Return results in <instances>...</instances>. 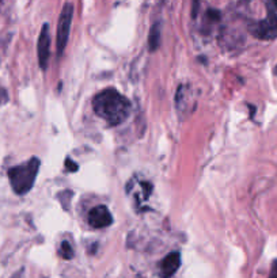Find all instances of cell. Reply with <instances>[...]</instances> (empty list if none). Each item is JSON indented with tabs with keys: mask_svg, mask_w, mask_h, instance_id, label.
<instances>
[{
	"mask_svg": "<svg viewBox=\"0 0 277 278\" xmlns=\"http://www.w3.org/2000/svg\"><path fill=\"white\" fill-rule=\"evenodd\" d=\"M92 109L96 116L106 121L109 125L117 126L129 117L131 103L117 90L106 89L94 96Z\"/></svg>",
	"mask_w": 277,
	"mask_h": 278,
	"instance_id": "6da1fadb",
	"label": "cell"
},
{
	"mask_svg": "<svg viewBox=\"0 0 277 278\" xmlns=\"http://www.w3.org/2000/svg\"><path fill=\"white\" fill-rule=\"evenodd\" d=\"M40 167H41V160L38 158H32L26 163L14 166L8 170L7 175L15 194L25 195L33 189Z\"/></svg>",
	"mask_w": 277,
	"mask_h": 278,
	"instance_id": "7a4b0ae2",
	"label": "cell"
},
{
	"mask_svg": "<svg viewBox=\"0 0 277 278\" xmlns=\"http://www.w3.org/2000/svg\"><path fill=\"white\" fill-rule=\"evenodd\" d=\"M72 18H74V5L71 3L63 7V10L60 12L59 23H57V37H56V45H57V53L59 56L63 54L65 50V46L68 44L69 30L72 25Z\"/></svg>",
	"mask_w": 277,
	"mask_h": 278,
	"instance_id": "3957f363",
	"label": "cell"
},
{
	"mask_svg": "<svg viewBox=\"0 0 277 278\" xmlns=\"http://www.w3.org/2000/svg\"><path fill=\"white\" fill-rule=\"evenodd\" d=\"M251 34L258 40L272 41L277 38V14L275 7L268 5V15L264 21L258 22L251 27Z\"/></svg>",
	"mask_w": 277,
	"mask_h": 278,
	"instance_id": "277c9868",
	"label": "cell"
},
{
	"mask_svg": "<svg viewBox=\"0 0 277 278\" xmlns=\"http://www.w3.org/2000/svg\"><path fill=\"white\" fill-rule=\"evenodd\" d=\"M176 107L180 117H186L192 114L196 109V94L190 86L181 84L176 94Z\"/></svg>",
	"mask_w": 277,
	"mask_h": 278,
	"instance_id": "5b68a950",
	"label": "cell"
},
{
	"mask_svg": "<svg viewBox=\"0 0 277 278\" xmlns=\"http://www.w3.org/2000/svg\"><path fill=\"white\" fill-rule=\"evenodd\" d=\"M37 54L40 68L45 71L48 67L49 56H50V34H49L48 23H45L41 29L37 44Z\"/></svg>",
	"mask_w": 277,
	"mask_h": 278,
	"instance_id": "8992f818",
	"label": "cell"
},
{
	"mask_svg": "<svg viewBox=\"0 0 277 278\" xmlns=\"http://www.w3.org/2000/svg\"><path fill=\"white\" fill-rule=\"evenodd\" d=\"M113 216L110 210L105 205H98L95 208H92L89 213V224L92 228L101 230V228H106V227L112 226Z\"/></svg>",
	"mask_w": 277,
	"mask_h": 278,
	"instance_id": "52a82bcc",
	"label": "cell"
},
{
	"mask_svg": "<svg viewBox=\"0 0 277 278\" xmlns=\"http://www.w3.org/2000/svg\"><path fill=\"white\" fill-rule=\"evenodd\" d=\"M181 266V255L180 252H170L160 263V276L162 278H170L177 273V270Z\"/></svg>",
	"mask_w": 277,
	"mask_h": 278,
	"instance_id": "ba28073f",
	"label": "cell"
},
{
	"mask_svg": "<svg viewBox=\"0 0 277 278\" xmlns=\"http://www.w3.org/2000/svg\"><path fill=\"white\" fill-rule=\"evenodd\" d=\"M160 38H162V26L159 22L152 25L148 34V47L151 52H155L160 45Z\"/></svg>",
	"mask_w": 277,
	"mask_h": 278,
	"instance_id": "9c48e42d",
	"label": "cell"
},
{
	"mask_svg": "<svg viewBox=\"0 0 277 278\" xmlns=\"http://www.w3.org/2000/svg\"><path fill=\"white\" fill-rule=\"evenodd\" d=\"M60 255L64 258V259H71V258L74 257V250H72V247L69 244V241H61V244H60Z\"/></svg>",
	"mask_w": 277,
	"mask_h": 278,
	"instance_id": "30bf717a",
	"label": "cell"
},
{
	"mask_svg": "<svg viewBox=\"0 0 277 278\" xmlns=\"http://www.w3.org/2000/svg\"><path fill=\"white\" fill-rule=\"evenodd\" d=\"M8 93H7V90L4 89V87H1L0 86V106L5 105L7 102H8Z\"/></svg>",
	"mask_w": 277,
	"mask_h": 278,
	"instance_id": "8fae6325",
	"label": "cell"
},
{
	"mask_svg": "<svg viewBox=\"0 0 277 278\" xmlns=\"http://www.w3.org/2000/svg\"><path fill=\"white\" fill-rule=\"evenodd\" d=\"M65 168H67V171H69V173H76L78 171V164L68 158L65 160Z\"/></svg>",
	"mask_w": 277,
	"mask_h": 278,
	"instance_id": "7c38bea8",
	"label": "cell"
},
{
	"mask_svg": "<svg viewBox=\"0 0 277 278\" xmlns=\"http://www.w3.org/2000/svg\"><path fill=\"white\" fill-rule=\"evenodd\" d=\"M268 278H277V259L273 262L272 269H271V273H269V277Z\"/></svg>",
	"mask_w": 277,
	"mask_h": 278,
	"instance_id": "4fadbf2b",
	"label": "cell"
},
{
	"mask_svg": "<svg viewBox=\"0 0 277 278\" xmlns=\"http://www.w3.org/2000/svg\"><path fill=\"white\" fill-rule=\"evenodd\" d=\"M197 11H198V0H193V8H192L193 18L197 16Z\"/></svg>",
	"mask_w": 277,
	"mask_h": 278,
	"instance_id": "5bb4252c",
	"label": "cell"
},
{
	"mask_svg": "<svg viewBox=\"0 0 277 278\" xmlns=\"http://www.w3.org/2000/svg\"><path fill=\"white\" fill-rule=\"evenodd\" d=\"M271 1H272L273 7H275V8H276V10H277V0H271Z\"/></svg>",
	"mask_w": 277,
	"mask_h": 278,
	"instance_id": "9a60e30c",
	"label": "cell"
},
{
	"mask_svg": "<svg viewBox=\"0 0 277 278\" xmlns=\"http://www.w3.org/2000/svg\"><path fill=\"white\" fill-rule=\"evenodd\" d=\"M275 74H276V76H277V67H276V68H275Z\"/></svg>",
	"mask_w": 277,
	"mask_h": 278,
	"instance_id": "2e32d148",
	"label": "cell"
}]
</instances>
